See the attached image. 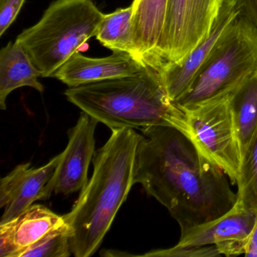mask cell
I'll list each match as a JSON object with an SVG mask.
<instances>
[{
    "label": "cell",
    "mask_w": 257,
    "mask_h": 257,
    "mask_svg": "<svg viewBox=\"0 0 257 257\" xmlns=\"http://www.w3.org/2000/svg\"><path fill=\"white\" fill-rule=\"evenodd\" d=\"M125 52H112L101 58H88L76 52L54 73L55 78L70 87L134 76L147 65Z\"/></svg>",
    "instance_id": "cell-12"
},
{
    "label": "cell",
    "mask_w": 257,
    "mask_h": 257,
    "mask_svg": "<svg viewBox=\"0 0 257 257\" xmlns=\"http://www.w3.org/2000/svg\"><path fill=\"white\" fill-rule=\"evenodd\" d=\"M244 255L248 257H257V219Z\"/></svg>",
    "instance_id": "cell-23"
},
{
    "label": "cell",
    "mask_w": 257,
    "mask_h": 257,
    "mask_svg": "<svg viewBox=\"0 0 257 257\" xmlns=\"http://www.w3.org/2000/svg\"><path fill=\"white\" fill-rule=\"evenodd\" d=\"M70 232L67 224L45 234L38 241L28 247L20 257H69L72 255Z\"/></svg>",
    "instance_id": "cell-19"
},
{
    "label": "cell",
    "mask_w": 257,
    "mask_h": 257,
    "mask_svg": "<svg viewBox=\"0 0 257 257\" xmlns=\"http://www.w3.org/2000/svg\"><path fill=\"white\" fill-rule=\"evenodd\" d=\"M132 15V5L104 14L94 37L112 52H125L139 59L134 42Z\"/></svg>",
    "instance_id": "cell-17"
},
{
    "label": "cell",
    "mask_w": 257,
    "mask_h": 257,
    "mask_svg": "<svg viewBox=\"0 0 257 257\" xmlns=\"http://www.w3.org/2000/svg\"><path fill=\"white\" fill-rule=\"evenodd\" d=\"M41 77L28 54L17 41L10 42L0 51V109H7L10 93L22 87H30L44 92L39 81Z\"/></svg>",
    "instance_id": "cell-15"
},
{
    "label": "cell",
    "mask_w": 257,
    "mask_h": 257,
    "mask_svg": "<svg viewBox=\"0 0 257 257\" xmlns=\"http://www.w3.org/2000/svg\"><path fill=\"white\" fill-rule=\"evenodd\" d=\"M168 0H134L132 7L134 42L141 61L158 68V49Z\"/></svg>",
    "instance_id": "cell-14"
},
{
    "label": "cell",
    "mask_w": 257,
    "mask_h": 257,
    "mask_svg": "<svg viewBox=\"0 0 257 257\" xmlns=\"http://www.w3.org/2000/svg\"><path fill=\"white\" fill-rule=\"evenodd\" d=\"M65 223L63 216L41 204H32L10 222L0 224V256L21 254L49 231Z\"/></svg>",
    "instance_id": "cell-13"
},
{
    "label": "cell",
    "mask_w": 257,
    "mask_h": 257,
    "mask_svg": "<svg viewBox=\"0 0 257 257\" xmlns=\"http://www.w3.org/2000/svg\"><path fill=\"white\" fill-rule=\"evenodd\" d=\"M140 135L134 128L114 129L104 146L94 153L91 180L71 211L63 216L75 256L89 257L97 251L127 199L135 185Z\"/></svg>",
    "instance_id": "cell-2"
},
{
    "label": "cell",
    "mask_w": 257,
    "mask_h": 257,
    "mask_svg": "<svg viewBox=\"0 0 257 257\" xmlns=\"http://www.w3.org/2000/svg\"><path fill=\"white\" fill-rule=\"evenodd\" d=\"M64 94L111 130L161 125L182 132L184 127L183 110L170 100L159 70L150 64L134 76L70 87Z\"/></svg>",
    "instance_id": "cell-3"
},
{
    "label": "cell",
    "mask_w": 257,
    "mask_h": 257,
    "mask_svg": "<svg viewBox=\"0 0 257 257\" xmlns=\"http://www.w3.org/2000/svg\"><path fill=\"white\" fill-rule=\"evenodd\" d=\"M256 219V213L245 208L237 200L222 216L182 233L177 246L214 245L220 255H245Z\"/></svg>",
    "instance_id": "cell-8"
},
{
    "label": "cell",
    "mask_w": 257,
    "mask_h": 257,
    "mask_svg": "<svg viewBox=\"0 0 257 257\" xmlns=\"http://www.w3.org/2000/svg\"><path fill=\"white\" fill-rule=\"evenodd\" d=\"M99 121L82 111L76 125L69 130V141L63 152L53 180L55 194L70 195L82 191L88 183L90 163L95 153L96 127Z\"/></svg>",
    "instance_id": "cell-11"
},
{
    "label": "cell",
    "mask_w": 257,
    "mask_h": 257,
    "mask_svg": "<svg viewBox=\"0 0 257 257\" xmlns=\"http://www.w3.org/2000/svg\"><path fill=\"white\" fill-rule=\"evenodd\" d=\"M26 0H0V37L17 19Z\"/></svg>",
    "instance_id": "cell-21"
},
{
    "label": "cell",
    "mask_w": 257,
    "mask_h": 257,
    "mask_svg": "<svg viewBox=\"0 0 257 257\" xmlns=\"http://www.w3.org/2000/svg\"><path fill=\"white\" fill-rule=\"evenodd\" d=\"M147 257H213L220 255L214 245L204 246H178L155 249L141 255Z\"/></svg>",
    "instance_id": "cell-20"
},
{
    "label": "cell",
    "mask_w": 257,
    "mask_h": 257,
    "mask_svg": "<svg viewBox=\"0 0 257 257\" xmlns=\"http://www.w3.org/2000/svg\"><path fill=\"white\" fill-rule=\"evenodd\" d=\"M225 0H168L158 69L186 58L211 32Z\"/></svg>",
    "instance_id": "cell-7"
},
{
    "label": "cell",
    "mask_w": 257,
    "mask_h": 257,
    "mask_svg": "<svg viewBox=\"0 0 257 257\" xmlns=\"http://www.w3.org/2000/svg\"><path fill=\"white\" fill-rule=\"evenodd\" d=\"M239 15L235 0H225L210 34L180 62L168 63L159 69L171 101L178 103L190 91L221 37Z\"/></svg>",
    "instance_id": "cell-9"
},
{
    "label": "cell",
    "mask_w": 257,
    "mask_h": 257,
    "mask_svg": "<svg viewBox=\"0 0 257 257\" xmlns=\"http://www.w3.org/2000/svg\"><path fill=\"white\" fill-rule=\"evenodd\" d=\"M230 106L242 163L257 135V70L230 93Z\"/></svg>",
    "instance_id": "cell-16"
},
{
    "label": "cell",
    "mask_w": 257,
    "mask_h": 257,
    "mask_svg": "<svg viewBox=\"0 0 257 257\" xmlns=\"http://www.w3.org/2000/svg\"><path fill=\"white\" fill-rule=\"evenodd\" d=\"M104 14L93 0H55L34 26L16 38L43 78L54 73L95 37Z\"/></svg>",
    "instance_id": "cell-4"
},
{
    "label": "cell",
    "mask_w": 257,
    "mask_h": 257,
    "mask_svg": "<svg viewBox=\"0 0 257 257\" xmlns=\"http://www.w3.org/2000/svg\"><path fill=\"white\" fill-rule=\"evenodd\" d=\"M257 70V28L239 15L224 33L190 91L186 106L229 94Z\"/></svg>",
    "instance_id": "cell-5"
},
{
    "label": "cell",
    "mask_w": 257,
    "mask_h": 257,
    "mask_svg": "<svg viewBox=\"0 0 257 257\" xmlns=\"http://www.w3.org/2000/svg\"><path fill=\"white\" fill-rule=\"evenodd\" d=\"M134 182L165 206L182 233L213 220L237 200L229 178L183 132L170 126L141 129Z\"/></svg>",
    "instance_id": "cell-1"
},
{
    "label": "cell",
    "mask_w": 257,
    "mask_h": 257,
    "mask_svg": "<svg viewBox=\"0 0 257 257\" xmlns=\"http://www.w3.org/2000/svg\"><path fill=\"white\" fill-rule=\"evenodd\" d=\"M179 106L184 114L182 132L201 155L226 174L231 183L236 184L241 158L230 106V93Z\"/></svg>",
    "instance_id": "cell-6"
},
{
    "label": "cell",
    "mask_w": 257,
    "mask_h": 257,
    "mask_svg": "<svg viewBox=\"0 0 257 257\" xmlns=\"http://www.w3.org/2000/svg\"><path fill=\"white\" fill-rule=\"evenodd\" d=\"M240 16L257 28V0H235Z\"/></svg>",
    "instance_id": "cell-22"
},
{
    "label": "cell",
    "mask_w": 257,
    "mask_h": 257,
    "mask_svg": "<svg viewBox=\"0 0 257 257\" xmlns=\"http://www.w3.org/2000/svg\"><path fill=\"white\" fill-rule=\"evenodd\" d=\"M236 184L237 201L257 213V135L242 162Z\"/></svg>",
    "instance_id": "cell-18"
},
{
    "label": "cell",
    "mask_w": 257,
    "mask_h": 257,
    "mask_svg": "<svg viewBox=\"0 0 257 257\" xmlns=\"http://www.w3.org/2000/svg\"><path fill=\"white\" fill-rule=\"evenodd\" d=\"M62 154L40 168L25 163L16 167L0 183V207L5 208L0 224L19 216L33 203L50 198L53 180Z\"/></svg>",
    "instance_id": "cell-10"
}]
</instances>
